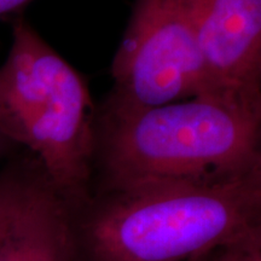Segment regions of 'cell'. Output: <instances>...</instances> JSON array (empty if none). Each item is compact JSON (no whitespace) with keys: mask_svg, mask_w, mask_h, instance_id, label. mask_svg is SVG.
I'll return each mask as SVG.
<instances>
[{"mask_svg":"<svg viewBox=\"0 0 261 261\" xmlns=\"http://www.w3.org/2000/svg\"><path fill=\"white\" fill-rule=\"evenodd\" d=\"M32 2L34 0H0V16L22 11Z\"/></svg>","mask_w":261,"mask_h":261,"instance_id":"obj_9","label":"cell"},{"mask_svg":"<svg viewBox=\"0 0 261 261\" xmlns=\"http://www.w3.org/2000/svg\"><path fill=\"white\" fill-rule=\"evenodd\" d=\"M261 107L198 94L161 106H104L96 115L104 190L236 177L261 167Z\"/></svg>","mask_w":261,"mask_h":261,"instance_id":"obj_2","label":"cell"},{"mask_svg":"<svg viewBox=\"0 0 261 261\" xmlns=\"http://www.w3.org/2000/svg\"><path fill=\"white\" fill-rule=\"evenodd\" d=\"M96 115L83 76L27 19L15 17L0 65V129L34 155L71 210L91 196Z\"/></svg>","mask_w":261,"mask_h":261,"instance_id":"obj_3","label":"cell"},{"mask_svg":"<svg viewBox=\"0 0 261 261\" xmlns=\"http://www.w3.org/2000/svg\"><path fill=\"white\" fill-rule=\"evenodd\" d=\"M76 210L80 261H189L261 228V167L108 189Z\"/></svg>","mask_w":261,"mask_h":261,"instance_id":"obj_1","label":"cell"},{"mask_svg":"<svg viewBox=\"0 0 261 261\" xmlns=\"http://www.w3.org/2000/svg\"><path fill=\"white\" fill-rule=\"evenodd\" d=\"M33 160L16 162L0 173V237L11 220L31 173Z\"/></svg>","mask_w":261,"mask_h":261,"instance_id":"obj_7","label":"cell"},{"mask_svg":"<svg viewBox=\"0 0 261 261\" xmlns=\"http://www.w3.org/2000/svg\"><path fill=\"white\" fill-rule=\"evenodd\" d=\"M201 0H136L112 62L106 104L148 108L201 94L197 21Z\"/></svg>","mask_w":261,"mask_h":261,"instance_id":"obj_4","label":"cell"},{"mask_svg":"<svg viewBox=\"0 0 261 261\" xmlns=\"http://www.w3.org/2000/svg\"><path fill=\"white\" fill-rule=\"evenodd\" d=\"M14 146L16 145L2 132V129H0V159H2L10 149L14 148Z\"/></svg>","mask_w":261,"mask_h":261,"instance_id":"obj_10","label":"cell"},{"mask_svg":"<svg viewBox=\"0 0 261 261\" xmlns=\"http://www.w3.org/2000/svg\"><path fill=\"white\" fill-rule=\"evenodd\" d=\"M189 261H261V228Z\"/></svg>","mask_w":261,"mask_h":261,"instance_id":"obj_8","label":"cell"},{"mask_svg":"<svg viewBox=\"0 0 261 261\" xmlns=\"http://www.w3.org/2000/svg\"><path fill=\"white\" fill-rule=\"evenodd\" d=\"M0 261H80L73 211L35 159L17 208L0 237Z\"/></svg>","mask_w":261,"mask_h":261,"instance_id":"obj_6","label":"cell"},{"mask_svg":"<svg viewBox=\"0 0 261 261\" xmlns=\"http://www.w3.org/2000/svg\"><path fill=\"white\" fill-rule=\"evenodd\" d=\"M201 94L261 107V0H201Z\"/></svg>","mask_w":261,"mask_h":261,"instance_id":"obj_5","label":"cell"}]
</instances>
